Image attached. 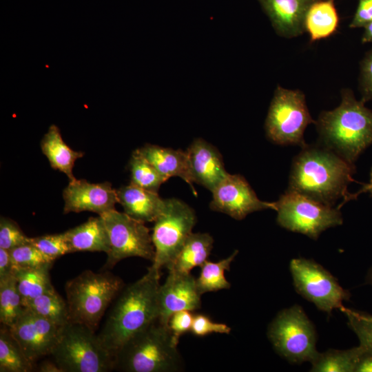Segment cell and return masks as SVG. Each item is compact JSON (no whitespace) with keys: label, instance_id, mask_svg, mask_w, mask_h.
Returning a JSON list of instances; mask_svg holds the SVG:
<instances>
[{"label":"cell","instance_id":"cell-1","mask_svg":"<svg viewBox=\"0 0 372 372\" xmlns=\"http://www.w3.org/2000/svg\"><path fill=\"white\" fill-rule=\"evenodd\" d=\"M160 276L161 271L150 266L117 296L98 334L113 358L129 340L158 320Z\"/></svg>","mask_w":372,"mask_h":372},{"label":"cell","instance_id":"cell-2","mask_svg":"<svg viewBox=\"0 0 372 372\" xmlns=\"http://www.w3.org/2000/svg\"><path fill=\"white\" fill-rule=\"evenodd\" d=\"M354 165L322 145H306L294 158L288 189L299 192L316 201L333 207L341 198L349 195L347 187L355 181Z\"/></svg>","mask_w":372,"mask_h":372},{"label":"cell","instance_id":"cell-3","mask_svg":"<svg viewBox=\"0 0 372 372\" xmlns=\"http://www.w3.org/2000/svg\"><path fill=\"white\" fill-rule=\"evenodd\" d=\"M316 124L320 144L351 164L372 144V110L350 90H342L340 104L322 112Z\"/></svg>","mask_w":372,"mask_h":372},{"label":"cell","instance_id":"cell-4","mask_svg":"<svg viewBox=\"0 0 372 372\" xmlns=\"http://www.w3.org/2000/svg\"><path fill=\"white\" fill-rule=\"evenodd\" d=\"M168 326L158 320L129 340L114 358V369L125 372H176L183 362Z\"/></svg>","mask_w":372,"mask_h":372},{"label":"cell","instance_id":"cell-5","mask_svg":"<svg viewBox=\"0 0 372 372\" xmlns=\"http://www.w3.org/2000/svg\"><path fill=\"white\" fill-rule=\"evenodd\" d=\"M124 287L123 280L105 271L85 270L65 285L70 322L96 331L107 308Z\"/></svg>","mask_w":372,"mask_h":372},{"label":"cell","instance_id":"cell-6","mask_svg":"<svg viewBox=\"0 0 372 372\" xmlns=\"http://www.w3.org/2000/svg\"><path fill=\"white\" fill-rule=\"evenodd\" d=\"M51 355L62 372H107L114 358L89 327L70 322L61 329Z\"/></svg>","mask_w":372,"mask_h":372},{"label":"cell","instance_id":"cell-7","mask_svg":"<svg viewBox=\"0 0 372 372\" xmlns=\"http://www.w3.org/2000/svg\"><path fill=\"white\" fill-rule=\"evenodd\" d=\"M311 123L316 121L309 114L304 94L278 86L265 121L268 138L278 145H298L302 148L307 145L304 132Z\"/></svg>","mask_w":372,"mask_h":372},{"label":"cell","instance_id":"cell-8","mask_svg":"<svg viewBox=\"0 0 372 372\" xmlns=\"http://www.w3.org/2000/svg\"><path fill=\"white\" fill-rule=\"evenodd\" d=\"M275 205L280 226L314 240L327 229L342 224L339 207L324 205L293 190L287 189Z\"/></svg>","mask_w":372,"mask_h":372},{"label":"cell","instance_id":"cell-9","mask_svg":"<svg viewBox=\"0 0 372 372\" xmlns=\"http://www.w3.org/2000/svg\"><path fill=\"white\" fill-rule=\"evenodd\" d=\"M267 335L275 350L290 362L311 363L319 353L314 327L299 305L281 311L269 324Z\"/></svg>","mask_w":372,"mask_h":372},{"label":"cell","instance_id":"cell-10","mask_svg":"<svg viewBox=\"0 0 372 372\" xmlns=\"http://www.w3.org/2000/svg\"><path fill=\"white\" fill-rule=\"evenodd\" d=\"M196 222L195 212L176 198L165 199V205L154 221L152 238L155 257L152 267L161 271L174 261Z\"/></svg>","mask_w":372,"mask_h":372},{"label":"cell","instance_id":"cell-11","mask_svg":"<svg viewBox=\"0 0 372 372\" xmlns=\"http://www.w3.org/2000/svg\"><path fill=\"white\" fill-rule=\"evenodd\" d=\"M100 216L104 220L110 240L105 269L112 268L121 260L130 257L154 261L155 248L145 223L115 209Z\"/></svg>","mask_w":372,"mask_h":372},{"label":"cell","instance_id":"cell-12","mask_svg":"<svg viewBox=\"0 0 372 372\" xmlns=\"http://www.w3.org/2000/svg\"><path fill=\"white\" fill-rule=\"evenodd\" d=\"M290 270L297 292L321 311L330 313L350 298L328 271L311 260L293 259Z\"/></svg>","mask_w":372,"mask_h":372},{"label":"cell","instance_id":"cell-13","mask_svg":"<svg viewBox=\"0 0 372 372\" xmlns=\"http://www.w3.org/2000/svg\"><path fill=\"white\" fill-rule=\"evenodd\" d=\"M62 328L25 307L18 320L8 327L32 364L43 356L51 355Z\"/></svg>","mask_w":372,"mask_h":372},{"label":"cell","instance_id":"cell-14","mask_svg":"<svg viewBox=\"0 0 372 372\" xmlns=\"http://www.w3.org/2000/svg\"><path fill=\"white\" fill-rule=\"evenodd\" d=\"M211 192L210 208L236 220H242L256 211L276 210L275 202L260 200L246 179L239 174H228Z\"/></svg>","mask_w":372,"mask_h":372},{"label":"cell","instance_id":"cell-15","mask_svg":"<svg viewBox=\"0 0 372 372\" xmlns=\"http://www.w3.org/2000/svg\"><path fill=\"white\" fill-rule=\"evenodd\" d=\"M201 296L196 278L191 273L169 271L165 282L158 289V321L168 326L169 320L174 313L200 309Z\"/></svg>","mask_w":372,"mask_h":372},{"label":"cell","instance_id":"cell-16","mask_svg":"<svg viewBox=\"0 0 372 372\" xmlns=\"http://www.w3.org/2000/svg\"><path fill=\"white\" fill-rule=\"evenodd\" d=\"M63 213L90 211L99 216L114 209L118 203L116 190L109 182L91 183L83 179H74L63 189Z\"/></svg>","mask_w":372,"mask_h":372},{"label":"cell","instance_id":"cell-17","mask_svg":"<svg viewBox=\"0 0 372 372\" xmlns=\"http://www.w3.org/2000/svg\"><path fill=\"white\" fill-rule=\"evenodd\" d=\"M186 152L193 183L212 192L228 175L221 154L205 140L195 139Z\"/></svg>","mask_w":372,"mask_h":372},{"label":"cell","instance_id":"cell-18","mask_svg":"<svg viewBox=\"0 0 372 372\" xmlns=\"http://www.w3.org/2000/svg\"><path fill=\"white\" fill-rule=\"evenodd\" d=\"M316 1L258 0L276 33L286 38L300 36L306 31V15Z\"/></svg>","mask_w":372,"mask_h":372},{"label":"cell","instance_id":"cell-19","mask_svg":"<svg viewBox=\"0 0 372 372\" xmlns=\"http://www.w3.org/2000/svg\"><path fill=\"white\" fill-rule=\"evenodd\" d=\"M116 194L124 212L144 223L154 222L165 205V199L161 198L157 192L131 183L116 189Z\"/></svg>","mask_w":372,"mask_h":372},{"label":"cell","instance_id":"cell-20","mask_svg":"<svg viewBox=\"0 0 372 372\" xmlns=\"http://www.w3.org/2000/svg\"><path fill=\"white\" fill-rule=\"evenodd\" d=\"M138 150L167 180L172 176L180 177L190 185L192 192L196 194L192 186L186 151L151 144H147Z\"/></svg>","mask_w":372,"mask_h":372},{"label":"cell","instance_id":"cell-21","mask_svg":"<svg viewBox=\"0 0 372 372\" xmlns=\"http://www.w3.org/2000/svg\"><path fill=\"white\" fill-rule=\"evenodd\" d=\"M63 233L71 253L84 251L109 252V235L101 216L91 217L85 223Z\"/></svg>","mask_w":372,"mask_h":372},{"label":"cell","instance_id":"cell-22","mask_svg":"<svg viewBox=\"0 0 372 372\" xmlns=\"http://www.w3.org/2000/svg\"><path fill=\"white\" fill-rule=\"evenodd\" d=\"M41 149L52 168L64 173L70 181L75 179L72 173L75 161L84 153L72 149L63 140L59 127L51 125L41 141Z\"/></svg>","mask_w":372,"mask_h":372},{"label":"cell","instance_id":"cell-23","mask_svg":"<svg viewBox=\"0 0 372 372\" xmlns=\"http://www.w3.org/2000/svg\"><path fill=\"white\" fill-rule=\"evenodd\" d=\"M214 239L208 233H191L178 255L168 267L169 271L191 273L206 260L213 248Z\"/></svg>","mask_w":372,"mask_h":372},{"label":"cell","instance_id":"cell-24","mask_svg":"<svg viewBox=\"0 0 372 372\" xmlns=\"http://www.w3.org/2000/svg\"><path fill=\"white\" fill-rule=\"evenodd\" d=\"M338 25V16L333 0H317L311 4L305 19V29L311 41L331 36Z\"/></svg>","mask_w":372,"mask_h":372},{"label":"cell","instance_id":"cell-25","mask_svg":"<svg viewBox=\"0 0 372 372\" xmlns=\"http://www.w3.org/2000/svg\"><path fill=\"white\" fill-rule=\"evenodd\" d=\"M52 265V263H50L37 267L14 270L13 275L17 280V288L24 307L29 301L54 289L49 273Z\"/></svg>","mask_w":372,"mask_h":372},{"label":"cell","instance_id":"cell-26","mask_svg":"<svg viewBox=\"0 0 372 372\" xmlns=\"http://www.w3.org/2000/svg\"><path fill=\"white\" fill-rule=\"evenodd\" d=\"M363 347H353L347 350L329 349L319 353L311 362L313 372H355Z\"/></svg>","mask_w":372,"mask_h":372},{"label":"cell","instance_id":"cell-27","mask_svg":"<svg viewBox=\"0 0 372 372\" xmlns=\"http://www.w3.org/2000/svg\"><path fill=\"white\" fill-rule=\"evenodd\" d=\"M25 307L59 327L70 322L67 302L54 288L29 301Z\"/></svg>","mask_w":372,"mask_h":372},{"label":"cell","instance_id":"cell-28","mask_svg":"<svg viewBox=\"0 0 372 372\" xmlns=\"http://www.w3.org/2000/svg\"><path fill=\"white\" fill-rule=\"evenodd\" d=\"M238 254L234 251L229 257L218 262L206 260L200 267L199 276L196 278L198 290L200 295L222 289H228L231 285L225 276V272L230 269V266Z\"/></svg>","mask_w":372,"mask_h":372},{"label":"cell","instance_id":"cell-29","mask_svg":"<svg viewBox=\"0 0 372 372\" xmlns=\"http://www.w3.org/2000/svg\"><path fill=\"white\" fill-rule=\"evenodd\" d=\"M33 364L25 355L8 327L3 325L0 331V371L29 372Z\"/></svg>","mask_w":372,"mask_h":372},{"label":"cell","instance_id":"cell-30","mask_svg":"<svg viewBox=\"0 0 372 372\" xmlns=\"http://www.w3.org/2000/svg\"><path fill=\"white\" fill-rule=\"evenodd\" d=\"M25 307L13 274L0 278V321L11 327L21 316Z\"/></svg>","mask_w":372,"mask_h":372},{"label":"cell","instance_id":"cell-31","mask_svg":"<svg viewBox=\"0 0 372 372\" xmlns=\"http://www.w3.org/2000/svg\"><path fill=\"white\" fill-rule=\"evenodd\" d=\"M129 166L130 183L139 187L157 192L160 186L167 180L138 149L132 154Z\"/></svg>","mask_w":372,"mask_h":372},{"label":"cell","instance_id":"cell-32","mask_svg":"<svg viewBox=\"0 0 372 372\" xmlns=\"http://www.w3.org/2000/svg\"><path fill=\"white\" fill-rule=\"evenodd\" d=\"M340 309L347 316L349 327L357 335L360 345L372 351V315L343 307Z\"/></svg>","mask_w":372,"mask_h":372},{"label":"cell","instance_id":"cell-33","mask_svg":"<svg viewBox=\"0 0 372 372\" xmlns=\"http://www.w3.org/2000/svg\"><path fill=\"white\" fill-rule=\"evenodd\" d=\"M14 270L32 268L53 263L30 242L10 250Z\"/></svg>","mask_w":372,"mask_h":372},{"label":"cell","instance_id":"cell-34","mask_svg":"<svg viewBox=\"0 0 372 372\" xmlns=\"http://www.w3.org/2000/svg\"><path fill=\"white\" fill-rule=\"evenodd\" d=\"M30 242L52 262L71 253L64 233L30 238Z\"/></svg>","mask_w":372,"mask_h":372},{"label":"cell","instance_id":"cell-35","mask_svg":"<svg viewBox=\"0 0 372 372\" xmlns=\"http://www.w3.org/2000/svg\"><path fill=\"white\" fill-rule=\"evenodd\" d=\"M30 242L28 237L19 226L12 220L1 217L0 248L11 250L13 248Z\"/></svg>","mask_w":372,"mask_h":372},{"label":"cell","instance_id":"cell-36","mask_svg":"<svg viewBox=\"0 0 372 372\" xmlns=\"http://www.w3.org/2000/svg\"><path fill=\"white\" fill-rule=\"evenodd\" d=\"M191 332L198 337H204L211 333L229 334L231 328L224 323L215 322L209 316L197 313L194 315Z\"/></svg>","mask_w":372,"mask_h":372},{"label":"cell","instance_id":"cell-37","mask_svg":"<svg viewBox=\"0 0 372 372\" xmlns=\"http://www.w3.org/2000/svg\"><path fill=\"white\" fill-rule=\"evenodd\" d=\"M193 319L192 311L187 310L177 311L170 317L168 327L176 344H178L180 336L191 331Z\"/></svg>","mask_w":372,"mask_h":372},{"label":"cell","instance_id":"cell-38","mask_svg":"<svg viewBox=\"0 0 372 372\" xmlns=\"http://www.w3.org/2000/svg\"><path fill=\"white\" fill-rule=\"evenodd\" d=\"M359 82L360 101L365 103L372 100V50L366 54L361 63Z\"/></svg>","mask_w":372,"mask_h":372},{"label":"cell","instance_id":"cell-39","mask_svg":"<svg viewBox=\"0 0 372 372\" xmlns=\"http://www.w3.org/2000/svg\"><path fill=\"white\" fill-rule=\"evenodd\" d=\"M372 21V0H359L355 14L349 27L364 28Z\"/></svg>","mask_w":372,"mask_h":372},{"label":"cell","instance_id":"cell-40","mask_svg":"<svg viewBox=\"0 0 372 372\" xmlns=\"http://www.w3.org/2000/svg\"><path fill=\"white\" fill-rule=\"evenodd\" d=\"M14 267L9 250L0 248V278L13 274Z\"/></svg>","mask_w":372,"mask_h":372},{"label":"cell","instance_id":"cell-41","mask_svg":"<svg viewBox=\"0 0 372 372\" xmlns=\"http://www.w3.org/2000/svg\"><path fill=\"white\" fill-rule=\"evenodd\" d=\"M355 372H372V351L363 347Z\"/></svg>","mask_w":372,"mask_h":372},{"label":"cell","instance_id":"cell-42","mask_svg":"<svg viewBox=\"0 0 372 372\" xmlns=\"http://www.w3.org/2000/svg\"><path fill=\"white\" fill-rule=\"evenodd\" d=\"M39 371L42 372H62L58 365L54 362L45 360L41 363Z\"/></svg>","mask_w":372,"mask_h":372},{"label":"cell","instance_id":"cell-43","mask_svg":"<svg viewBox=\"0 0 372 372\" xmlns=\"http://www.w3.org/2000/svg\"><path fill=\"white\" fill-rule=\"evenodd\" d=\"M364 192H369L371 194V195L372 196V168H371V171L369 183L364 185L363 187H362V189H360L358 192H356L355 194H349V195L348 196V197L345 200L344 203H347V201L350 200H353V199L356 198L358 195H360V194L364 193Z\"/></svg>","mask_w":372,"mask_h":372},{"label":"cell","instance_id":"cell-44","mask_svg":"<svg viewBox=\"0 0 372 372\" xmlns=\"http://www.w3.org/2000/svg\"><path fill=\"white\" fill-rule=\"evenodd\" d=\"M364 31L362 37V42L372 43V21L364 27Z\"/></svg>","mask_w":372,"mask_h":372},{"label":"cell","instance_id":"cell-45","mask_svg":"<svg viewBox=\"0 0 372 372\" xmlns=\"http://www.w3.org/2000/svg\"><path fill=\"white\" fill-rule=\"evenodd\" d=\"M366 281L369 284L372 285V267L369 270V272L366 276Z\"/></svg>","mask_w":372,"mask_h":372}]
</instances>
